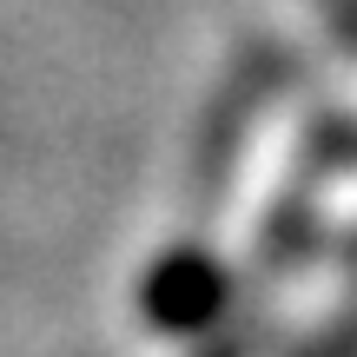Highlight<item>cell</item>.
Returning <instances> with one entry per match:
<instances>
[{
  "label": "cell",
  "instance_id": "cell-1",
  "mask_svg": "<svg viewBox=\"0 0 357 357\" xmlns=\"http://www.w3.org/2000/svg\"><path fill=\"white\" fill-rule=\"evenodd\" d=\"M238 305L225 258L205 238H178L139 271V318L159 337H212Z\"/></svg>",
  "mask_w": 357,
  "mask_h": 357
}]
</instances>
